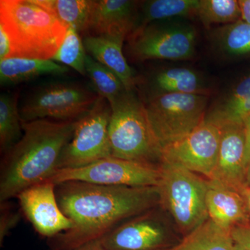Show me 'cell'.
<instances>
[{"mask_svg":"<svg viewBox=\"0 0 250 250\" xmlns=\"http://www.w3.org/2000/svg\"><path fill=\"white\" fill-rule=\"evenodd\" d=\"M159 169V206L187 236L209 218L206 204L208 179L168 161H161Z\"/></svg>","mask_w":250,"mask_h":250,"instance_id":"5b68a950","label":"cell"},{"mask_svg":"<svg viewBox=\"0 0 250 250\" xmlns=\"http://www.w3.org/2000/svg\"><path fill=\"white\" fill-rule=\"evenodd\" d=\"M67 28L79 33L89 30L95 1L91 0H36Z\"/></svg>","mask_w":250,"mask_h":250,"instance_id":"603a6c76","label":"cell"},{"mask_svg":"<svg viewBox=\"0 0 250 250\" xmlns=\"http://www.w3.org/2000/svg\"><path fill=\"white\" fill-rule=\"evenodd\" d=\"M22 123L18 97L11 94H1L0 98V149L2 155L14 147L22 137Z\"/></svg>","mask_w":250,"mask_h":250,"instance_id":"d4e9b609","label":"cell"},{"mask_svg":"<svg viewBox=\"0 0 250 250\" xmlns=\"http://www.w3.org/2000/svg\"><path fill=\"white\" fill-rule=\"evenodd\" d=\"M11 52V41L4 28L0 26V61L9 58Z\"/></svg>","mask_w":250,"mask_h":250,"instance_id":"4dcf8cb0","label":"cell"},{"mask_svg":"<svg viewBox=\"0 0 250 250\" xmlns=\"http://www.w3.org/2000/svg\"><path fill=\"white\" fill-rule=\"evenodd\" d=\"M245 184L248 186V187H250V163L247 166Z\"/></svg>","mask_w":250,"mask_h":250,"instance_id":"d590c367","label":"cell"},{"mask_svg":"<svg viewBox=\"0 0 250 250\" xmlns=\"http://www.w3.org/2000/svg\"><path fill=\"white\" fill-rule=\"evenodd\" d=\"M126 38L125 35H90L85 36L83 42L90 57L111 70L126 90H134L136 77L123 52Z\"/></svg>","mask_w":250,"mask_h":250,"instance_id":"e0dca14e","label":"cell"},{"mask_svg":"<svg viewBox=\"0 0 250 250\" xmlns=\"http://www.w3.org/2000/svg\"><path fill=\"white\" fill-rule=\"evenodd\" d=\"M246 133V166L250 163V116L244 123Z\"/></svg>","mask_w":250,"mask_h":250,"instance_id":"1f68e13d","label":"cell"},{"mask_svg":"<svg viewBox=\"0 0 250 250\" xmlns=\"http://www.w3.org/2000/svg\"><path fill=\"white\" fill-rule=\"evenodd\" d=\"M195 16L205 26L227 24L241 21L238 0H200Z\"/></svg>","mask_w":250,"mask_h":250,"instance_id":"4316f807","label":"cell"},{"mask_svg":"<svg viewBox=\"0 0 250 250\" xmlns=\"http://www.w3.org/2000/svg\"><path fill=\"white\" fill-rule=\"evenodd\" d=\"M250 116V74L243 79L206 118L216 124H244Z\"/></svg>","mask_w":250,"mask_h":250,"instance_id":"d6986e66","label":"cell"},{"mask_svg":"<svg viewBox=\"0 0 250 250\" xmlns=\"http://www.w3.org/2000/svg\"><path fill=\"white\" fill-rule=\"evenodd\" d=\"M20 210L15 208L9 201L0 202V246H2L5 238L21 221Z\"/></svg>","mask_w":250,"mask_h":250,"instance_id":"f1b7e54d","label":"cell"},{"mask_svg":"<svg viewBox=\"0 0 250 250\" xmlns=\"http://www.w3.org/2000/svg\"><path fill=\"white\" fill-rule=\"evenodd\" d=\"M160 178L159 167L110 156L83 167L58 170L48 182L55 185L82 182L111 187H157Z\"/></svg>","mask_w":250,"mask_h":250,"instance_id":"30bf717a","label":"cell"},{"mask_svg":"<svg viewBox=\"0 0 250 250\" xmlns=\"http://www.w3.org/2000/svg\"><path fill=\"white\" fill-rule=\"evenodd\" d=\"M70 250H106L103 245L102 244L100 240L98 241H95L90 242V243H86V244L83 245V246L78 247V248H75Z\"/></svg>","mask_w":250,"mask_h":250,"instance_id":"e575fe53","label":"cell"},{"mask_svg":"<svg viewBox=\"0 0 250 250\" xmlns=\"http://www.w3.org/2000/svg\"><path fill=\"white\" fill-rule=\"evenodd\" d=\"M59 207L71 229L47 239L50 250H70L101 239L129 219L159 205L156 187H130L67 182L55 185Z\"/></svg>","mask_w":250,"mask_h":250,"instance_id":"6da1fadb","label":"cell"},{"mask_svg":"<svg viewBox=\"0 0 250 250\" xmlns=\"http://www.w3.org/2000/svg\"><path fill=\"white\" fill-rule=\"evenodd\" d=\"M99 98L93 90L75 83L56 82L36 88L20 108L22 121H74L89 111Z\"/></svg>","mask_w":250,"mask_h":250,"instance_id":"ba28073f","label":"cell"},{"mask_svg":"<svg viewBox=\"0 0 250 250\" xmlns=\"http://www.w3.org/2000/svg\"><path fill=\"white\" fill-rule=\"evenodd\" d=\"M68 71V67L52 59L8 58L0 61L1 85L18 84L43 75H64Z\"/></svg>","mask_w":250,"mask_h":250,"instance_id":"ac0fdd59","label":"cell"},{"mask_svg":"<svg viewBox=\"0 0 250 250\" xmlns=\"http://www.w3.org/2000/svg\"><path fill=\"white\" fill-rule=\"evenodd\" d=\"M156 207L123 222L100 239L102 244L108 250H170L177 243Z\"/></svg>","mask_w":250,"mask_h":250,"instance_id":"8fae6325","label":"cell"},{"mask_svg":"<svg viewBox=\"0 0 250 250\" xmlns=\"http://www.w3.org/2000/svg\"><path fill=\"white\" fill-rule=\"evenodd\" d=\"M231 235L234 250H250V223L233 228Z\"/></svg>","mask_w":250,"mask_h":250,"instance_id":"f546056e","label":"cell"},{"mask_svg":"<svg viewBox=\"0 0 250 250\" xmlns=\"http://www.w3.org/2000/svg\"><path fill=\"white\" fill-rule=\"evenodd\" d=\"M211 39L216 50L225 57H250V24L243 21L217 28Z\"/></svg>","mask_w":250,"mask_h":250,"instance_id":"7402d4cb","label":"cell"},{"mask_svg":"<svg viewBox=\"0 0 250 250\" xmlns=\"http://www.w3.org/2000/svg\"><path fill=\"white\" fill-rule=\"evenodd\" d=\"M209 96L156 94L146 105L149 123L161 148L187 136L205 121Z\"/></svg>","mask_w":250,"mask_h":250,"instance_id":"52a82bcc","label":"cell"},{"mask_svg":"<svg viewBox=\"0 0 250 250\" xmlns=\"http://www.w3.org/2000/svg\"><path fill=\"white\" fill-rule=\"evenodd\" d=\"M206 204L209 219L227 231L250 223V213L239 192L215 179H208Z\"/></svg>","mask_w":250,"mask_h":250,"instance_id":"9a60e30c","label":"cell"},{"mask_svg":"<svg viewBox=\"0 0 250 250\" xmlns=\"http://www.w3.org/2000/svg\"><path fill=\"white\" fill-rule=\"evenodd\" d=\"M77 121H22V137L1 158L0 202L9 201L28 188L48 182L58 170L61 156L72 139Z\"/></svg>","mask_w":250,"mask_h":250,"instance_id":"7a4b0ae2","label":"cell"},{"mask_svg":"<svg viewBox=\"0 0 250 250\" xmlns=\"http://www.w3.org/2000/svg\"><path fill=\"white\" fill-rule=\"evenodd\" d=\"M138 1L130 0L95 1L89 30L95 35H125L134 30L137 24Z\"/></svg>","mask_w":250,"mask_h":250,"instance_id":"2e32d148","label":"cell"},{"mask_svg":"<svg viewBox=\"0 0 250 250\" xmlns=\"http://www.w3.org/2000/svg\"><path fill=\"white\" fill-rule=\"evenodd\" d=\"M111 107V156L159 167L162 148L151 126L146 105L134 90H125Z\"/></svg>","mask_w":250,"mask_h":250,"instance_id":"277c9868","label":"cell"},{"mask_svg":"<svg viewBox=\"0 0 250 250\" xmlns=\"http://www.w3.org/2000/svg\"><path fill=\"white\" fill-rule=\"evenodd\" d=\"M158 94L177 93L209 96L210 88L195 70L187 67H171L161 70L154 78Z\"/></svg>","mask_w":250,"mask_h":250,"instance_id":"ffe728a7","label":"cell"},{"mask_svg":"<svg viewBox=\"0 0 250 250\" xmlns=\"http://www.w3.org/2000/svg\"><path fill=\"white\" fill-rule=\"evenodd\" d=\"M86 56V51L80 33L73 28L68 27L62 45L52 60L72 67L81 75H86L85 69Z\"/></svg>","mask_w":250,"mask_h":250,"instance_id":"83f0119b","label":"cell"},{"mask_svg":"<svg viewBox=\"0 0 250 250\" xmlns=\"http://www.w3.org/2000/svg\"><path fill=\"white\" fill-rule=\"evenodd\" d=\"M16 198L21 212L41 236L48 239L73 228L71 220L59 207L55 184L52 182L28 188Z\"/></svg>","mask_w":250,"mask_h":250,"instance_id":"4fadbf2b","label":"cell"},{"mask_svg":"<svg viewBox=\"0 0 250 250\" xmlns=\"http://www.w3.org/2000/svg\"><path fill=\"white\" fill-rule=\"evenodd\" d=\"M236 190L239 192L240 195L243 197L246 205L247 209H248V213L250 215V187H248L246 184H243L241 187L238 188Z\"/></svg>","mask_w":250,"mask_h":250,"instance_id":"836d02e7","label":"cell"},{"mask_svg":"<svg viewBox=\"0 0 250 250\" xmlns=\"http://www.w3.org/2000/svg\"><path fill=\"white\" fill-rule=\"evenodd\" d=\"M127 38L128 50L136 60H188L195 54V27L177 18L136 28Z\"/></svg>","mask_w":250,"mask_h":250,"instance_id":"8992f818","label":"cell"},{"mask_svg":"<svg viewBox=\"0 0 250 250\" xmlns=\"http://www.w3.org/2000/svg\"><path fill=\"white\" fill-rule=\"evenodd\" d=\"M168 250H234L231 231L208 218Z\"/></svg>","mask_w":250,"mask_h":250,"instance_id":"44dd1931","label":"cell"},{"mask_svg":"<svg viewBox=\"0 0 250 250\" xmlns=\"http://www.w3.org/2000/svg\"><path fill=\"white\" fill-rule=\"evenodd\" d=\"M85 69L95 93L107 100L110 105L126 90L123 82L111 70L88 54L85 58Z\"/></svg>","mask_w":250,"mask_h":250,"instance_id":"484cf974","label":"cell"},{"mask_svg":"<svg viewBox=\"0 0 250 250\" xmlns=\"http://www.w3.org/2000/svg\"><path fill=\"white\" fill-rule=\"evenodd\" d=\"M218 125V124H217ZM220 130L218 160L211 178L237 190L246 179L244 124L218 125Z\"/></svg>","mask_w":250,"mask_h":250,"instance_id":"5bb4252c","label":"cell"},{"mask_svg":"<svg viewBox=\"0 0 250 250\" xmlns=\"http://www.w3.org/2000/svg\"><path fill=\"white\" fill-rule=\"evenodd\" d=\"M111 105L99 96L93 108L77 120L72 139L61 156L58 170L83 167L111 156Z\"/></svg>","mask_w":250,"mask_h":250,"instance_id":"9c48e42d","label":"cell"},{"mask_svg":"<svg viewBox=\"0 0 250 250\" xmlns=\"http://www.w3.org/2000/svg\"><path fill=\"white\" fill-rule=\"evenodd\" d=\"M200 0H151L143 1L136 28L172 18L195 16Z\"/></svg>","mask_w":250,"mask_h":250,"instance_id":"cb8c5ba5","label":"cell"},{"mask_svg":"<svg viewBox=\"0 0 250 250\" xmlns=\"http://www.w3.org/2000/svg\"><path fill=\"white\" fill-rule=\"evenodd\" d=\"M0 26L11 41L9 58L41 60L53 58L67 29L36 0H1Z\"/></svg>","mask_w":250,"mask_h":250,"instance_id":"3957f363","label":"cell"},{"mask_svg":"<svg viewBox=\"0 0 250 250\" xmlns=\"http://www.w3.org/2000/svg\"><path fill=\"white\" fill-rule=\"evenodd\" d=\"M241 9V21L250 24V0H238Z\"/></svg>","mask_w":250,"mask_h":250,"instance_id":"d6a6232c","label":"cell"},{"mask_svg":"<svg viewBox=\"0 0 250 250\" xmlns=\"http://www.w3.org/2000/svg\"><path fill=\"white\" fill-rule=\"evenodd\" d=\"M220 138L218 125L205 118L191 132L164 147L161 161L179 164L209 179L218 160Z\"/></svg>","mask_w":250,"mask_h":250,"instance_id":"7c38bea8","label":"cell"}]
</instances>
